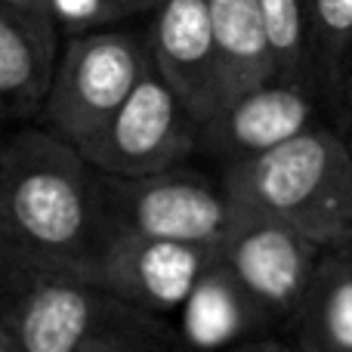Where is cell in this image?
Here are the masks:
<instances>
[{
    "mask_svg": "<svg viewBox=\"0 0 352 352\" xmlns=\"http://www.w3.org/2000/svg\"><path fill=\"white\" fill-rule=\"evenodd\" d=\"M291 322L300 352H352V248L324 250Z\"/></svg>",
    "mask_w": 352,
    "mask_h": 352,
    "instance_id": "cell-12",
    "label": "cell"
},
{
    "mask_svg": "<svg viewBox=\"0 0 352 352\" xmlns=\"http://www.w3.org/2000/svg\"><path fill=\"white\" fill-rule=\"evenodd\" d=\"M213 263V248L142 235H111L99 263L96 285L155 316H167L198 294Z\"/></svg>",
    "mask_w": 352,
    "mask_h": 352,
    "instance_id": "cell-9",
    "label": "cell"
},
{
    "mask_svg": "<svg viewBox=\"0 0 352 352\" xmlns=\"http://www.w3.org/2000/svg\"><path fill=\"white\" fill-rule=\"evenodd\" d=\"M152 3H155V6H158V0H152Z\"/></svg>",
    "mask_w": 352,
    "mask_h": 352,
    "instance_id": "cell-22",
    "label": "cell"
},
{
    "mask_svg": "<svg viewBox=\"0 0 352 352\" xmlns=\"http://www.w3.org/2000/svg\"><path fill=\"white\" fill-rule=\"evenodd\" d=\"M256 6L275 56V78L312 87L309 47H306V0H256Z\"/></svg>",
    "mask_w": 352,
    "mask_h": 352,
    "instance_id": "cell-15",
    "label": "cell"
},
{
    "mask_svg": "<svg viewBox=\"0 0 352 352\" xmlns=\"http://www.w3.org/2000/svg\"><path fill=\"white\" fill-rule=\"evenodd\" d=\"M337 121L352 124V47H349V59L343 68V84H340V105H337Z\"/></svg>",
    "mask_w": 352,
    "mask_h": 352,
    "instance_id": "cell-17",
    "label": "cell"
},
{
    "mask_svg": "<svg viewBox=\"0 0 352 352\" xmlns=\"http://www.w3.org/2000/svg\"><path fill=\"white\" fill-rule=\"evenodd\" d=\"M148 16L146 47L155 72L201 127L226 102L207 0H158Z\"/></svg>",
    "mask_w": 352,
    "mask_h": 352,
    "instance_id": "cell-10",
    "label": "cell"
},
{
    "mask_svg": "<svg viewBox=\"0 0 352 352\" xmlns=\"http://www.w3.org/2000/svg\"><path fill=\"white\" fill-rule=\"evenodd\" d=\"M0 223L19 269L96 281L111 241L99 170L47 127L0 142Z\"/></svg>",
    "mask_w": 352,
    "mask_h": 352,
    "instance_id": "cell-1",
    "label": "cell"
},
{
    "mask_svg": "<svg viewBox=\"0 0 352 352\" xmlns=\"http://www.w3.org/2000/svg\"><path fill=\"white\" fill-rule=\"evenodd\" d=\"M19 352H188L182 331L84 278L19 269L0 297Z\"/></svg>",
    "mask_w": 352,
    "mask_h": 352,
    "instance_id": "cell-2",
    "label": "cell"
},
{
    "mask_svg": "<svg viewBox=\"0 0 352 352\" xmlns=\"http://www.w3.org/2000/svg\"><path fill=\"white\" fill-rule=\"evenodd\" d=\"M232 223L217 248V272L250 306L272 318H294L324 248L287 223L232 201Z\"/></svg>",
    "mask_w": 352,
    "mask_h": 352,
    "instance_id": "cell-6",
    "label": "cell"
},
{
    "mask_svg": "<svg viewBox=\"0 0 352 352\" xmlns=\"http://www.w3.org/2000/svg\"><path fill=\"white\" fill-rule=\"evenodd\" d=\"M3 3H19V6H28V10L47 12V0H3Z\"/></svg>",
    "mask_w": 352,
    "mask_h": 352,
    "instance_id": "cell-20",
    "label": "cell"
},
{
    "mask_svg": "<svg viewBox=\"0 0 352 352\" xmlns=\"http://www.w3.org/2000/svg\"><path fill=\"white\" fill-rule=\"evenodd\" d=\"M318 109L322 99L309 84L269 78L266 84L232 96L210 121L201 124L198 148L223 164L256 158L322 124Z\"/></svg>",
    "mask_w": 352,
    "mask_h": 352,
    "instance_id": "cell-8",
    "label": "cell"
},
{
    "mask_svg": "<svg viewBox=\"0 0 352 352\" xmlns=\"http://www.w3.org/2000/svg\"><path fill=\"white\" fill-rule=\"evenodd\" d=\"M99 192L111 235H142L217 250L232 223L223 182L186 164L130 179L99 173Z\"/></svg>",
    "mask_w": 352,
    "mask_h": 352,
    "instance_id": "cell-5",
    "label": "cell"
},
{
    "mask_svg": "<svg viewBox=\"0 0 352 352\" xmlns=\"http://www.w3.org/2000/svg\"><path fill=\"white\" fill-rule=\"evenodd\" d=\"M152 65L146 34L127 28H96L62 41L41 127L84 152Z\"/></svg>",
    "mask_w": 352,
    "mask_h": 352,
    "instance_id": "cell-4",
    "label": "cell"
},
{
    "mask_svg": "<svg viewBox=\"0 0 352 352\" xmlns=\"http://www.w3.org/2000/svg\"><path fill=\"white\" fill-rule=\"evenodd\" d=\"M223 352H294L291 346L278 340H269V337H260V340H248V343H238L232 349H223Z\"/></svg>",
    "mask_w": 352,
    "mask_h": 352,
    "instance_id": "cell-19",
    "label": "cell"
},
{
    "mask_svg": "<svg viewBox=\"0 0 352 352\" xmlns=\"http://www.w3.org/2000/svg\"><path fill=\"white\" fill-rule=\"evenodd\" d=\"M59 50L62 34L47 12L0 0V124L41 115Z\"/></svg>",
    "mask_w": 352,
    "mask_h": 352,
    "instance_id": "cell-11",
    "label": "cell"
},
{
    "mask_svg": "<svg viewBox=\"0 0 352 352\" xmlns=\"http://www.w3.org/2000/svg\"><path fill=\"white\" fill-rule=\"evenodd\" d=\"M0 352H19V349H16V343H12V337L6 334L3 324H0Z\"/></svg>",
    "mask_w": 352,
    "mask_h": 352,
    "instance_id": "cell-21",
    "label": "cell"
},
{
    "mask_svg": "<svg viewBox=\"0 0 352 352\" xmlns=\"http://www.w3.org/2000/svg\"><path fill=\"white\" fill-rule=\"evenodd\" d=\"M152 10V0H47V16L56 22L62 41L84 31L111 28L124 19Z\"/></svg>",
    "mask_w": 352,
    "mask_h": 352,
    "instance_id": "cell-16",
    "label": "cell"
},
{
    "mask_svg": "<svg viewBox=\"0 0 352 352\" xmlns=\"http://www.w3.org/2000/svg\"><path fill=\"white\" fill-rule=\"evenodd\" d=\"M226 195L275 217L324 250L352 248V142L331 124L223 164Z\"/></svg>",
    "mask_w": 352,
    "mask_h": 352,
    "instance_id": "cell-3",
    "label": "cell"
},
{
    "mask_svg": "<svg viewBox=\"0 0 352 352\" xmlns=\"http://www.w3.org/2000/svg\"><path fill=\"white\" fill-rule=\"evenodd\" d=\"M19 272L16 260H12V250L10 244H6V235H3V223H0V297H3V291L10 287L12 275Z\"/></svg>",
    "mask_w": 352,
    "mask_h": 352,
    "instance_id": "cell-18",
    "label": "cell"
},
{
    "mask_svg": "<svg viewBox=\"0 0 352 352\" xmlns=\"http://www.w3.org/2000/svg\"><path fill=\"white\" fill-rule=\"evenodd\" d=\"M198 148V124L164 78L148 65L84 158L105 176H148L186 164Z\"/></svg>",
    "mask_w": 352,
    "mask_h": 352,
    "instance_id": "cell-7",
    "label": "cell"
},
{
    "mask_svg": "<svg viewBox=\"0 0 352 352\" xmlns=\"http://www.w3.org/2000/svg\"><path fill=\"white\" fill-rule=\"evenodd\" d=\"M226 102L275 78V56L256 0H207Z\"/></svg>",
    "mask_w": 352,
    "mask_h": 352,
    "instance_id": "cell-13",
    "label": "cell"
},
{
    "mask_svg": "<svg viewBox=\"0 0 352 352\" xmlns=\"http://www.w3.org/2000/svg\"><path fill=\"white\" fill-rule=\"evenodd\" d=\"M306 47L312 87L337 118L343 68L352 47V0H306Z\"/></svg>",
    "mask_w": 352,
    "mask_h": 352,
    "instance_id": "cell-14",
    "label": "cell"
}]
</instances>
